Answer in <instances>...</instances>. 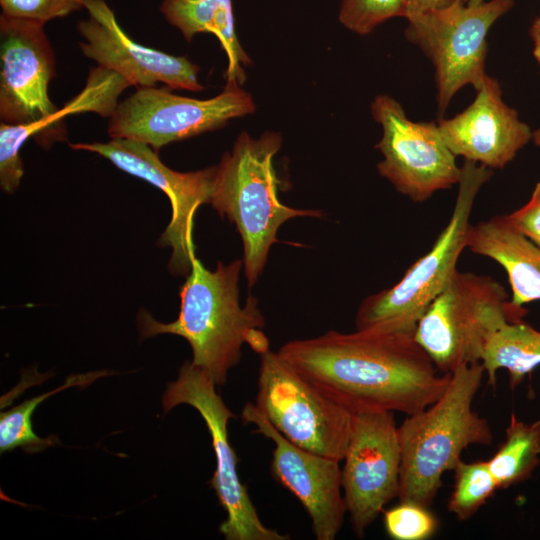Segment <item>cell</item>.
I'll list each match as a JSON object with an SVG mask.
<instances>
[{
    "mask_svg": "<svg viewBox=\"0 0 540 540\" xmlns=\"http://www.w3.org/2000/svg\"><path fill=\"white\" fill-rule=\"evenodd\" d=\"M324 395L352 413L412 415L435 402L451 373H439L414 335L330 330L277 351Z\"/></svg>",
    "mask_w": 540,
    "mask_h": 540,
    "instance_id": "1",
    "label": "cell"
},
{
    "mask_svg": "<svg viewBox=\"0 0 540 540\" xmlns=\"http://www.w3.org/2000/svg\"><path fill=\"white\" fill-rule=\"evenodd\" d=\"M243 260L216 269H207L195 256L183 283L180 311L176 320L162 323L141 310L137 324L142 338L159 334L183 337L190 344L192 363L203 369L216 386L224 385L228 372L241 359V347L247 343L261 354L269 341L261 330L265 319L256 297L250 295L242 307L239 300V276Z\"/></svg>",
    "mask_w": 540,
    "mask_h": 540,
    "instance_id": "2",
    "label": "cell"
},
{
    "mask_svg": "<svg viewBox=\"0 0 540 540\" xmlns=\"http://www.w3.org/2000/svg\"><path fill=\"white\" fill-rule=\"evenodd\" d=\"M485 371L480 362L451 372L444 393L423 410L407 415L398 426L401 450L399 501L426 507L433 503L442 476L453 470L472 445H489V422L473 409Z\"/></svg>",
    "mask_w": 540,
    "mask_h": 540,
    "instance_id": "3",
    "label": "cell"
},
{
    "mask_svg": "<svg viewBox=\"0 0 540 540\" xmlns=\"http://www.w3.org/2000/svg\"><path fill=\"white\" fill-rule=\"evenodd\" d=\"M282 145L278 132L267 131L252 138L243 131L230 152L216 165L210 205L234 223L243 244L244 275L251 288L259 279L271 246L278 242L282 224L296 217H323L314 209L283 204L273 158Z\"/></svg>",
    "mask_w": 540,
    "mask_h": 540,
    "instance_id": "4",
    "label": "cell"
},
{
    "mask_svg": "<svg viewBox=\"0 0 540 540\" xmlns=\"http://www.w3.org/2000/svg\"><path fill=\"white\" fill-rule=\"evenodd\" d=\"M491 169L465 160L450 219L431 249L392 287L366 297L358 307L356 330L414 335L417 324L457 272L466 248L476 197L490 179Z\"/></svg>",
    "mask_w": 540,
    "mask_h": 540,
    "instance_id": "5",
    "label": "cell"
},
{
    "mask_svg": "<svg viewBox=\"0 0 540 540\" xmlns=\"http://www.w3.org/2000/svg\"><path fill=\"white\" fill-rule=\"evenodd\" d=\"M507 298L492 277L457 270L420 318L414 338L441 373L478 363L487 335L504 321H520L527 312Z\"/></svg>",
    "mask_w": 540,
    "mask_h": 540,
    "instance_id": "6",
    "label": "cell"
},
{
    "mask_svg": "<svg viewBox=\"0 0 540 540\" xmlns=\"http://www.w3.org/2000/svg\"><path fill=\"white\" fill-rule=\"evenodd\" d=\"M255 406L288 441L343 461L354 413L299 374L278 352L260 354Z\"/></svg>",
    "mask_w": 540,
    "mask_h": 540,
    "instance_id": "7",
    "label": "cell"
},
{
    "mask_svg": "<svg viewBox=\"0 0 540 540\" xmlns=\"http://www.w3.org/2000/svg\"><path fill=\"white\" fill-rule=\"evenodd\" d=\"M513 6V0L451 5L407 18L405 36L435 67L438 112L442 115L464 86L474 88L486 76L487 35Z\"/></svg>",
    "mask_w": 540,
    "mask_h": 540,
    "instance_id": "8",
    "label": "cell"
},
{
    "mask_svg": "<svg viewBox=\"0 0 540 540\" xmlns=\"http://www.w3.org/2000/svg\"><path fill=\"white\" fill-rule=\"evenodd\" d=\"M45 24L0 16V119L43 147L64 138L51 125L58 110L48 95L55 57Z\"/></svg>",
    "mask_w": 540,
    "mask_h": 540,
    "instance_id": "9",
    "label": "cell"
},
{
    "mask_svg": "<svg viewBox=\"0 0 540 540\" xmlns=\"http://www.w3.org/2000/svg\"><path fill=\"white\" fill-rule=\"evenodd\" d=\"M240 86L227 81L221 93L205 100L167 88L139 87L117 104L108 120V135L143 142L158 151L169 143L217 130L255 111L251 94Z\"/></svg>",
    "mask_w": 540,
    "mask_h": 540,
    "instance_id": "10",
    "label": "cell"
},
{
    "mask_svg": "<svg viewBox=\"0 0 540 540\" xmlns=\"http://www.w3.org/2000/svg\"><path fill=\"white\" fill-rule=\"evenodd\" d=\"M179 404H187L199 412L212 439L216 468L210 485L226 511V520L219 526L226 540H288L290 537L265 526L239 478L237 456L228 440L227 425L236 416L216 391L211 377L192 362H185L178 377L163 394L164 413Z\"/></svg>",
    "mask_w": 540,
    "mask_h": 540,
    "instance_id": "11",
    "label": "cell"
},
{
    "mask_svg": "<svg viewBox=\"0 0 540 540\" xmlns=\"http://www.w3.org/2000/svg\"><path fill=\"white\" fill-rule=\"evenodd\" d=\"M374 120L382 127L375 145L383 156L379 174L413 202H424L440 190L458 185L461 167L435 122L410 120L401 104L378 95L371 104Z\"/></svg>",
    "mask_w": 540,
    "mask_h": 540,
    "instance_id": "12",
    "label": "cell"
},
{
    "mask_svg": "<svg viewBox=\"0 0 540 540\" xmlns=\"http://www.w3.org/2000/svg\"><path fill=\"white\" fill-rule=\"evenodd\" d=\"M69 146L73 150L96 153L120 170L149 182L167 195L172 217L159 244L172 249L169 270L174 274H188L195 257L193 218L202 204L210 203L216 166L193 172H178L162 163L157 151L151 146L127 138H111L106 143H70Z\"/></svg>",
    "mask_w": 540,
    "mask_h": 540,
    "instance_id": "13",
    "label": "cell"
},
{
    "mask_svg": "<svg viewBox=\"0 0 540 540\" xmlns=\"http://www.w3.org/2000/svg\"><path fill=\"white\" fill-rule=\"evenodd\" d=\"M343 461L346 509L354 534L362 538L385 505L399 495L401 450L394 412L354 413Z\"/></svg>",
    "mask_w": 540,
    "mask_h": 540,
    "instance_id": "14",
    "label": "cell"
},
{
    "mask_svg": "<svg viewBox=\"0 0 540 540\" xmlns=\"http://www.w3.org/2000/svg\"><path fill=\"white\" fill-rule=\"evenodd\" d=\"M240 416L244 424L256 426L255 433L273 441L270 473L300 501L310 517L316 539H335L347 513L340 461L291 443L253 403H246Z\"/></svg>",
    "mask_w": 540,
    "mask_h": 540,
    "instance_id": "15",
    "label": "cell"
},
{
    "mask_svg": "<svg viewBox=\"0 0 540 540\" xmlns=\"http://www.w3.org/2000/svg\"><path fill=\"white\" fill-rule=\"evenodd\" d=\"M84 9L88 17L77 25L84 39L80 48L98 66L116 72L138 87L163 83L171 89L195 92L204 89L198 80L199 66L184 56L170 55L133 41L105 0H85Z\"/></svg>",
    "mask_w": 540,
    "mask_h": 540,
    "instance_id": "16",
    "label": "cell"
},
{
    "mask_svg": "<svg viewBox=\"0 0 540 540\" xmlns=\"http://www.w3.org/2000/svg\"><path fill=\"white\" fill-rule=\"evenodd\" d=\"M474 101L437 124L453 154L489 169H502L532 140L530 127L505 104L497 79L486 74Z\"/></svg>",
    "mask_w": 540,
    "mask_h": 540,
    "instance_id": "17",
    "label": "cell"
},
{
    "mask_svg": "<svg viewBox=\"0 0 540 540\" xmlns=\"http://www.w3.org/2000/svg\"><path fill=\"white\" fill-rule=\"evenodd\" d=\"M466 248L502 266L514 306L540 300V248L516 231L504 215L471 225Z\"/></svg>",
    "mask_w": 540,
    "mask_h": 540,
    "instance_id": "18",
    "label": "cell"
},
{
    "mask_svg": "<svg viewBox=\"0 0 540 540\" xmlns=\"http://www.w3.org/2000/svg\"><path fill=\"white\" fill-rule=\"evenodd\" d=\"M160 12L188 42L198 33L214 34L227 55L226 80L244 83V67L252 61L235 31L232 0H163Z\"/></svg>",
    "mask_w": 540,
    "mask_h": 540,
    "instance_id": "19",
    "label": "cell"
},
{
    "mask_svg": "<svg viewBox=\"0 0 540 540\" xmlns=\"http://www.w3.org/2000/svg\"><path fill=\"white\" fill-rule=\"evenodd\" d=\"M480 363L488 385L495 387L498 370L506 369L514 389L540 366V331L522 320L504 321L487 335Z\"/></svg>",
    "mask_w": 540,
    "mask_h": 540,
    "instance_id": "20",
    "label": "cell"
},
{
    "mask_svg": "<svg viewBox=\"0 0 540 540\" xmlns=\"http://www.w3.org/2000/svg\"><path fill=\"white\" fill-rule=\"evenodd\" d=\"M540 420L526 423L510 417L505 440L487 461L498 488L506 489L530 477L540 462Z\"/></svg>",
    "mask_w": 540,
    "mask_h": 540,
    "instance_id": "21",
    "label": "cell"
},
{
    "mask_svg": "<svg viewBox=\"0 0 540 540\" xmlns=\"http://www.w3.org/2000/svg\"><path fill=\"white\" fill-rule=\"evenodd\" d=\"M107 371L89 372L70 376L58 388L22 402L0 415V451L1 453L22 448L28 453H35L58 443L55 436L38 437L33 429L31 417L35 408L49 396L77 385H88L95 379L106 375Z\"/></svg>",
    "mask_w": 540,
    "mask_h": 540,
    "instance_id": "22",
    "label": "cell"
},
{
    "mask_svg": "<svg viewBox=\"0 0 540 540\" xmlns=\"http://www.w3.org/2000/svg\"><path fill=\"white\" fill-rule=\"evenodd\" d=\"M447 508L459 521H466L491 498L498 488L487 461H458Z\"/></svg>",
    "mask_w": 540,
    "mask_h": 540,
    "instance_id": "23",
    "label": "cell"
},
{
    "mask_svg": "<svg viewBox=\"0 0 540 540\" xmlns=\"http://www.w3.org/2000/svg\"><path fill=\"white\" fill-rule=\"evenodd\" d=\"M407 15V0H341L339 21L347 29L367 35L394 17Z\"/></svg>",
    "mask_w": 540,
    "mask_h": 540,
    "instance_id": "24",
    "label": "cell"
},
{
    "mask_svg": "<svg viewBox=\"0 0 540 540\" xmlns=\"http://www.w3.org/2000/svg\"><path fill=\"white\" fill-rule=\"evenodd\" d=\"M383 512L385 531L394 540H426L438 529V520L429 507L415 502L399 501Z\"/></svg>",
    "mask_w": 540,
    "mask_h": 540,
    "instance_id": "25",
    "label": "cell"
},
{
    "mask_svg": "<svg viewBox=\"0 0 540 540\" xmlns=\"http://www.w3.org/2000/svg\"><path fill=\"white\" fill-rule=\"evenodd\" d=\"M85 0H0L2 15L46 24L84 8Z\"/></svg>",
    "mask_w": 540,
    "mask_h": 540,
    "instance_id": "26",
    "label": "cell"
},
{
    "mask_svg": "<svg viewBox=\"0 0 540 540\" xmlns=\"http://www.w3.org/2000/svg\"><path fill=\"white\" fill-rule=\"evenodd\" d=\"M504 216L516 231L540 248V182L525 205Z\"/></svg>",
    "mask_w": 540,
    "mask_h": 540,
    "instance_id": "27",
    "label": "cell"
},
{
    "mask_svg": "<svg viewBox=\"0 0 540 540\" xmlns=\"http://www.w3.org/2000/svg\"><path fill=\"white\" fill-rule=\"evenodd\" d=\"M454 1L455 0H407L406 19L414 15L447 7Z\"/></svg>",
    "mask_w": 540,
    "mask_h": 540,
    "instance_id": "28",
    "label": "cell"
},
{
    "mask_svg": "<svg viewBox=\"0 0 540 540\" xmlns=\"http://www.w3.org/2000/svg\"><path fill=\"white\" fill-rule=\"evenodd\" d=\"M530 35L533 40V54L540 64V17L536 18L530 28Z\"/></svg>",
    "mask_w": 540,
    "mask_h": 540,
    "instance_id": "29",
    "label": "cell"
},
{
    "mask_svg": "<svg viewBox=\"0 0 540 540\" xmlns=\"http://www.w3.org/2000/svg\"><path fill=\"white\" fill-rule=\"evenodd\" d=\"M532 140L536 146L540 147V128L532 133Z\"/></svg>",
    "mask_w": 540,
    "mask_h": 540,
    "instance_id": "30",
    "label": "cell"
},
{
    "mask_svg": "<svg viewBox=\"0 0 540 540\" xmlns=\"http://www.w3.org/2000/svg\"><path fill=\"white\" fill-rule=\"evenodd\" d=\"M462 1L467 4H479V3H483L489 0H462Z\"/></svg>",
    "mask_w": 540,
    "mask_h": 540,
    "instance_id": "31",
    "label": "cell"
}]
</instances>
